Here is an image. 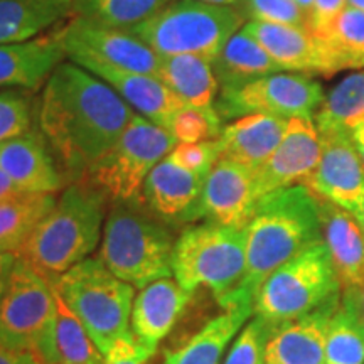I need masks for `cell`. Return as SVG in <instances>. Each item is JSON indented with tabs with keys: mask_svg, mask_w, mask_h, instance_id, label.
I'll use <instances>...</instances> for the list:
<instances>
[{
	"mask_svg": "<svg viewBox=\"0 0 364 364\" xmlns=\"http://www.w3.org/2000/svg\"><path fill=\"white\" fill-rule=\"evenodd\" d=\"M208 174L191 172L169 157L154 167L142 191V206L167 226L203 220V191Z\"/></svg>",
	"mask_w": 364,
	"mask_h": 364,
	"instance_id": "5bb4252c",
	"label": "cell"
},
{
	"mask_svg": "<svg viewBox=\"0 0 364 364\" xmlns=\"http://www.w3.org/2000/svg\"><path fill=\"white\" fill-rule=\"evenodd\" d=\"M287 125V118L265 113L236 118L235 122L223 127L221 135L218 136L220 159L257 171L279 147Z\"/></svg>",
	"mask_w": 364,
	"mask_h": 364,
	"instance_id": "44dd1931",
	"label": "cell"
},
{
	"mask_svg": "<svg viewBox=\"0 0 364 364\" xmlns=\"http://www.w3.org/2000/svg\"><path fill=\"white\" fill-rule=\"evenodd\" d=\"M358 220L361 221V225L364 226V203H363V208H361V213H359V216H358Z\"/></svg>",
	"mask_w": 364,
	"mask_h": 364,
	"instance_id": "c3c4849f",
	"label": "cell"
},
{
	"mask_svg": "<svg viewBox=\"0 0 364 364\" xmlns=\"http://www.w3.org/2000/svg\"><path fill=\"white\" fill-rule=\"evenodd\" d=\"M235 9L245 21L285 24L309 31V17L295 0H241Z\"/></svg>",
	"mask_w": 364,
	"mask_h": 364,
	"instance_id": "8d00e7d4",
	"label": "cell"
},
{
	"mask_svg": "<svg viewBox=\"0 0 364 364\" xmlns=\"http://www.w3.org/2000/svg\"><path fill=\"white\" fill-rule=\"evenodd\" d=\"M339 299L272 332L265 349V364H326V339Z\"/></svg>",
	"mask_w": 364,
	"mask_h": 364,
	"instance_id": "ffe728a7",
	"label": "cell"
},
{
	"mask_svg": "<svg viewBox=\"0 0 364 364\" xmlns=\"http://www.w3.org/2000/svg\"><path fill=\"white\" fill-rule=\"evenodd\" d=\"M167 157L172 162H176L177 166L184 167L191 172L209 174L213 166L220 159V149H218V140L199 144H177Z\"/></svg>",
	"mask_w": 364,
	"mask_h": 364,
	"instance_id": "f35d334b",
	"label": "cell"
},
{
	"mask_svg": "<svg viewBox=\"0 0 364 364\" xmlns=\"http://www.w3.org/2000/svg\"><path fill=\"white\" fill-rule=\"evenodd\" d=\"M54 287L103 356L130 332L135 287L113 275L98 258H86L70 268Z\"/></svg>",
	"mask_w": 364,
	"mask_h": 364,
	"instance_id": "52a82bcc",
	"label": "cell"
},
{
	"mask_svg": "<svg viewBox=\"0 0 364 364\" xmlns=\"http://www.w3.org/2000/svg\"><path fill=\"white\" fill-rule=\"evenodd\" d=\"M172 0H75L76 17L115 29H132L154 14L169 6Z\"/></svg>",
	"mask_w": 364,
	"mask_h": 364,
	"instance_id": "d6a6232c",
	"label": "cell"
},
{
	"mask_svg": "<svg viewBox=\"0 0 364 364\" xmlns=\"http://www.w3.org/2000/svg\"><path fill=\"white\" fill-rule=\"evenodd\" d=\"M346 2H348L349 7L358 9V11L364 12V0H346Z\"/></svg>",
	"mask_w": 364,
	"mask_h": 364,
	"instance_id": "7dc6e473",
	"label": "cell"
},
{
	"mask_svg": "<svg viewBox=\"0 0 364 364\" xmlns=\"http://www.w3.org/2000/svg\"><path fill=\"white\" fill-rule=\"evenodd\" d=\"M61 38L70 59L88 58L120 70L159 78L162 56L129 31L75 17L61 29Z\"/></svg>",
	"mask_w": 364,
	"mask_h": 364,
	"instance_id": "7c38bea8",
	"label": "cell"
},
{
	"mask_svg": "<svg viewBox=\"0 0 364 364\" xmlns=\"http://www.w3.org/2000/svg\"><path fill=\"white\" fill-rule=\"evenodd\" d=\"M253 171L226 159H218L203 191V218L228 228H247L257 203Z\"/></svg>",
	"mask_w": 364,
	"mask_h": 364,
	"instance_id": "2e32d148",
	"label": "cell"
},
{
	"mask_svg": "<svg viewBox=\"0 0 364 364\" xmlns=\"http://www.w3.org/2000/svg\"><path fill=\"white\" fill-rule=\"evenodd\" d=\"M245 22L235 7L176 0L127 31L161 56L194 54L213 63Z\"/></svg>",
	"mask_w": 364,
	"mask_h": 364,
	"instance_id": "8992f818",
	"label": "cell"
},
{
	"mask_svg": "<svg viewBox=\"0 0 364 364\" xmlns=\"http://www.w3.org/2000/svg\"><path fill=\"white\" fill-rule=\"evenodd\" d=\"M211 65L220 83V90L238 88L250 81L282 71V68L268 56L265 49L243 29L231 36Z\"/></svg>",
	"mask_w": 364,
	"mask_h": 364,
	"instance_id": "4316f807",
	"label": "cell"
},
{
	"mask_svg": "<svg viewBox=\"0 0 364 364\" xmlns=\"http://www.w3.org/2000/svg\"><path fill=\"white\" fill-rule=\"evenodd\" d=\"M71 61L107 83L139 115L145 117L162 129H169L172 117L184 107L174 91L167 88L156 76L120 70V68L108 66L88 58H76Z\"/></svg>",
	"mask_w": 364,
	"mask_h": 364,
	"instance_id": "ac0fdd59",
	"label": "cell"
},
{
	"mask_svg": "<svg viewBox=\"0 0 364 364\" xmlns=\"http://www.w3.org/2000/svg\"><path fill=\"white\" fill-rule=\"evenodd\" d=\"M157 349L145 346L130 331L112 344L105 354V364H154Z\"/></svg>",
	"mask_w": 364,
	"mask_h": 364,
	"instance_id": "ab89813d",
	"label": "cell"
},
{
	"mask_svg": "<svg viewBox=\"0 0 364 364\" xmlns=\"http://www.w3.org/2000/svg\"><path fill=\"white\" fill-rule=\"evenodd\" d=\"M247 270V231L216 223L189 225L177 236L172 275L189 292L211 290L223 306Z\"/></svg>",
	"mask_w": 364,
	"mask_h": 364,
	"instance_id": "5b68a950",
	"label": "cell"
},
{
	"mask_svg": "<svg viewBox=\"0 0 364 364\" xmlns=\"http://www.w3.org/2000/svg\"><path fill=\"white\" fill-rule=\"evenodd\" d=\"M176 240L171 226L144 206L113 204L103 226L98 260L120 280L144 289L172 277Z\"/></svg>",
	"mask_w": 364,
	"mask_h": 364,
	"instance_id": "277c9868",
	"label": "cell"
},
{
	"mask_svg": "<svg viewBox=\"0 0 364 364\" xmlns=\"http://www.w3.org/2000/svg\"><path fill=\"white\" fill-rule=\"evenodd\" d=\"M22 191H19L16 188V184L9 179V176L0 169V201H4V199H9V198H14V196L21 194Z\"/></svg>",
	"mask_w": 364,
	"mask_h": 364,
	"instance_id": "ee69618b",
	"label": "cell"
},
{
	"mask_svg": "<svg viewBox=\"0 0 364 364\" xmlns=\"http://www.w3.org/2000/svg\"><path fill=\"white\" fill-rule=\"evenodd\" d=\"M356 149H358L359 156H361V159H363V162H364V145H363V147H356Z\"/></svg>",
	"mask_w": 364,
	"mask_h": 364,
	"instance_id": "681fc988",
	"label": "cell"
},
{
	"mask_svg": "<svg viewBox=\"0 0 364 364\" xmlns=\"http://www.w3.org/2000/svg\"><path fill=\"white\" fill-rule=\"evenodd\" d=\"M346 4H348L346 0H316L311 12V19H309V31L316 38H322L327 34V31L338 19L339 14L346 9Z\"/></svg>",
	"mask_w": 364,
	"mask_h": 364,
	"instance_id": "60d3db41",
	"label": "cell"
},
{
	"mask_svg": "<svg viewBox=\"0 0 364 364\" xmlns=\"http://www.w3.org/2000/svg\"><path fill=\"white\" fill-rule=\"evenodd\" d=\"M54 194L21 193L0 201V253L16 255L56 204Z\"/></svg>",
	"mask_w": 364,
	"mask_h": 364,
	"instance_id": "f1b7e54d",
	"label": "cell"
},
{
	"mask_svg": "<svg viewBox=\"0 0 364 364\" xmlns=\"http://www.w3.org/2000/svg\"><path fill=\"white\" fill-rule=\"evenodd\" d=\"M339 279L324 241L277 268L255 297V316L279 327L339 299Z\"/></svg>",
	"mask_w": 364,
	"mask_h": 364,
	"instance_id": "ba28073f",
	"label": "cell"
},
{
	"mask_svg": "<svg viewBox=\"0 0 364 364\" xmlns=\"http://www.w3.org/2000/svg\"><path fill=\"white\" fill-rule=\"evenodd\" d=\"M0 364H44L36 353L14 351L0 346Z\"/></svg>",
	"mask_w": 364,
	"mask_h": 364,
	"instance_id": "b9f144b4",
	"label": "cell"
},
{
	"mask_svg": "<svg viewBox=\"0 0 364 364\" xmlns=\"http://www.w3.org/2000/svg\"><path fill=\"white\" fill-rule=\"evenodd\" d=\"M159 80L188 107L215 110L220 83L208 59L194 54L162 56Z\"/></svg>",
	"mask_w": 364,
	"mask_h": 364,
	"instance_id": "484cf974",
	"label": "cell"
},
{
	"mask_svg": "<svg viewBox=\"0 0 364 364\" xmlns=\"http://www.w3.org/2000/svg\"><path fill=\"white\" fill-rule=\"evenodd\" d=\"M56 316L54 284L17 258L0 300V346L36 353L44 364H56Z\"/></svg>",
	"mask_w": 364,
	"mask_h": 364,
	"instance_id": "9c48e42d",
	"label": "cell"
},
{
	"mask_svg": "<svg viewBox=\"0 0 364 364\" xmlns=\"http://www.w3.org/2000/svg\"><path fill=\"white\" fill-rule=\"evenodd\" d=\"M321 157L304 186L318 199L359 216L364 203V162L351 134L322 132Z\"/></svg>",
	"mask_w": 364,
	"mask_h": 364,
	"instance_id": "4fadbf2b",
	"label": "cell"
},
{
	"mask_svg": "<svg viewBox=\"0 0 364 364\" xmlns=\"http://www.w3.org/2000/svg\"><path fill=\"white\" fill-rule=\"evenodd\" d=\"M107 199L88 181L71 182L17 253L54 284L88 258L103 236Z\"/></svg>",
	"mask_w": 364,
	"mask_h": 364,
	"instance_id": "3957f363",
	"label": "cell"
},
{
	"mask_svg": "<svg viewBox=\"0 0 364 364\" xmlns=\"http://www.w3.org/2000/svg\"><path fill=\"white\" fill-rule=\"evenodd\" d=\"M65 56L61 29L26 43L0 44V86L38 90Z\"/></svg>",
	"mask_w": 364,
	"mask_h": 364,
	"instance_id": "7402d4cb",
	"label": "cell"
},
{
	"mask_svg": "<svg viewBox=\"0 0 364 364\" xmlns=\"http://www.w3.org/2000/svg\"><path fill=\"white\" fill-rule=\"evenodd\" d=\"M255 316L253 304H235L164 354L162 364H223L228 346Z\"/></svg>",
	"mask_w": 364,
	"mask_h": 364,
	"instance_id": "d4e9b609",
	"label": "cell"
},
{
	"mask_svg": "<svg viewBox=\"0 0 364 364\" xmlns=\"http://www.w3.org/2000/svg\"><path fill=\"white\" fill-rule=\"evenodd\" d=\"M36 113L39 130L71 184L85 179L136 112L115 90L70 61L61 63L46 81Z\"/></svg>",
	"mask_w": 364,
	"mask_h": 364,
	"instance_id": "6da1fadb",
	"label": "cell"
},
{
	"mask_svg": "<svg viewBox=\"0 0 364 364\" xmlns=\"http://www.w3.org/2000/svg\"><path fill=\"white\" fill-rule=\"evenodd\" d=\"M247 231V270L236 292L221 309L253 304L258 289L277 268L322 241L318 199L304 184L260 198Z\"/></svg>",
	"mask_w": 364,
	"mask_h": 364,
	"instance_id": "7a4b0ae2",
	"label": "cell"
},
{
	"mask_svg": "<svg viewBox=\"0 0 364 364\" xmlns=\"http://www.w3.org/2000/svg\"><path fill=\"white\" fill-rule=\"evenodd\" d=\"M318 209L322 241L329 250L339 282L348 289L364 287V226L361 221L324 199H318Z\"/></svg>",
	"mask_w": 364,
	"mask_h": 364,
	"instance_id": "cb8c5ba5",
	"label": "cell"
},
{
	"mask_svg": "<svg viewBox=\"0 0 364 364\" xmlns=\"http://www.w3.org/2000/svg\"><path fill=\"white\" fill-rule=\"evenodd\" d=\"M318 157L321 136L312 118H289L279 147L262 167L253 171L258 198L290 186L304 184L316 169Z\"/></svg>",
	"mask_w": 364,
	"mask_h": 364,
	"instance_id": "9a60e30c",
	"label": "cell"
},
{
	"mask_svg": "<svg viewBox=\"0 0 364 364\" xmlns=\"http://www.w3.org/2000/svg\"><path fill=\"white\" fill-rule=\"evenodd\" d=\"M193 2H203V4H209V6L235 7V6H238L241 0H193Z\"/></svg>",
	"mask_w": 364,
	"mask_h": 364,
	"instance_id": "f6af8a7d",
	"label": "cell"
},
{
	"mask_svg": "<svg viewBox=\"0 0 364 364\" xmlns=\"http://www.w3.org/2000/svg\"><path fill=\"white\" fill-rule=\"evenodd\" d=\"M176 145L177 140L169 130L135 113L120 139L91 167L85 181L112 204L142 206L145 181Z\"/></svg>",
	"mask_w": 364,
	"mask_h": 364,
	"instance_id": "30bf717a",
	"label": "cell"
},
{
	"mask_svg": "<svg viewBox=\"0 0 364 364\" xmlns=\"http://www.w3.org/2000/svg\"><path fill=\"white\" fill-rule=\"evenodd\" d=\"M326 95L322 86L302 73H275L238 88H221L215 110L221 120L265 113L282 118H312Z\"/></svg>",
	"mask_w": 364,
	"mask_h": 364,
	"instance_id": "8fae6325",
	"label": "cell"
},
{
	"mask_svg": "<svg viewBox=\"0 0 364 364\" xmlns=\"http://www.w3.org/2000/svg\"><path fill=\"white\" fill-rule=\"evenodd\" d=\"M17 257L11 253H0V300L7 292L9 282H11L14 267H16Z\"/></svg>",
	"mask_w": 364,
	"mask_h": 364,
	"instance_id": "7bdbcfd3",
	"label": "cell"
},
{
	"mask_svg": "<svg viewBox=\"0 0 364 364\" xmlns=\"http://www.w3.org/2000/svg\"><path fill=\"white\" fill-rule=\"evenodd\" d=\"M221 117L216 110H201V108L184 107L172 117L169 130L177 144H199L218 140L221 135Z\"/></svg>",
	"mask_w": 364,
	"mask_h": 364,
	"instance_id": "e575fe53",
	"label": "cell"
},
{
	"mask_svg": "<svg viewBox=\"0 0 364 364\" xmlns=\"http://www.w3.org/2000/svg\"><path fill=\"white\" fill-rule=\"evenodd\" d=\"M193 297L194 292L186 290L171 277L145 285L134 300L130 331L145 346L159 349V344L174 329Z\"/></svg>",
	"mask_w": 364,
	"mask_h": 364,
	"instance_id": "d6986e66",
	"label": "cell"
},
{
	"mask_svg": "<svg viewBox=\"0 0 364 364\" xmlns=\"http://www.w3.org/2000/svg\"><path fill=\"white\" fill-rule=\"evenodd\" d=\"M75 0H0V44L41 36L73 11Z\"/></svg>",
	"mask_w": 364,
	"mask_h": 364,
	"instance_id": "83f0119b",
	"label": "cell"
},
{
	"mask_svg": "<svg viewBox=\"0 0 364 364\" xmlns=\"http://www.w3.org/2000/svg\"><path fill=\"white\" fill-rule=\"evenodd\" d=\"M324 56L326 78L343 70L364 68V12L346 7L327 34L317 38Z\"/></svg>",
	"mask_w": 364,
	"mask_h": 364,
	"instance_id": "f546056e",
	"label": "cell"
},
{
	"mask_svg": "<svg viewBox=\"0 0 364 364\" xmlns=\"http://www.w3.org/2000/svg\"><path fill=\"white\" fill-rule=\"evenodd\" d=\"M354 290L332 314L326 339V364H364V311Z\"/></svg>",
	"mask_w": 364,
	"mask_h": 364,
	"instance_id": "4dcf8cb0",
	"label": "cell"
},
{
	"mask_svg": "<svg viewBox=\"0 0 364 364\" xmlns=\"http://www.w3.org/2000/svg\"><path fill=\"white\" fill-rule=\"evenodd\" d=\"M34 108L31 97L19 91L0 93V144L33 130Z\"/></svg>",
	"mask_w": 364,
	"mask_h": 364,
	"instance_id": "74e56055",
	"label": "cell"
},
{
	"mask_svg": "<svg viewBox=\"0 0 364 364\" xmlns=\"http://www.w3.org/2000/svg\"><path fill=\"white\" fill-rule=\"evenodd\" d=\"M56 294V364H105V356L88 331Z\"/></svg>",
	"mask_w": 364,
	"mask_h": 364,
	"instance_id": "836d02e7",
	"label": "cell"
},
{
	"mask_svg": "<svg viewBox=\"0 0 364 364\" xmlns=\"http://www.w3.org/2000/svg\"><path fill=\"white\" fill-rule=\"evenodd\" d=\"M295 2H297V6L302 9V12L306 14L309 19H311V12H312L314 2H316V0H295Z\"/></svg>",
	"mask_w": 364,
	"mask_h": 364,
	"instance_id": "bcb514c9",
	"label": "cell"
},
{
	"mask_svg": "<svg viewBox=\"0 0 364 364\" xmlns=\"http://www.w3.org/2000/svg\"><path fill=\"white\" fill-rule=\"evenodd\" d=\"M318 134L346 132L351 134L364 120V71L344 78L331 90L316 115L312 117Z\"/></svg>",
	"mask_w": 364,
	"mask_h": 364,
	"instance_id": "1f68e13d",
	"label": "cell"
},
{
	"mask_svg": "<svg viewBox=\"0 0 364 364\" xmlns=\"http://www.w3.org/2000/svg\"><path fill=\"white\" fill-rule=\"evenodd\" d=\"M0 169L22 193L56 194L66 181L43 132L34 129L0 144Z\"/></svg>",
	"mask_w": 364,
	"mask_h": 364,
	"instance_id": "e0dca14e",
	"label": "cell"
},
{
	"mask_svg": "<svg viewBox=\"0 0 364 364\" xmlns=\"http://www.w3.org/2000/svg\"><path fill=\"white\" fill-rule=\"evenodd\" d=\"M241 29L265 49L282 71L326 76L321 43L311 31L260 21H247Z\"/></svg>",
	"mask_w": 364,
	"mask_h": 364,
	"instance_id": "603a6c76",
	"label": "cell"
},
{
	"mask_svg": "<svg viewBox=\"0 0 364 364\" xmlns=\"http://www.w3.org/2000/svg\"><path fill=\"white\" fill-rule=\"evenodd\" d=\"M275 326L255 316L236 336L223 364H265V349Z\"/></svg>",
	"mask_w": 364,
	"mask_h": 364,
	"instance_id": "d590c367",
	"label": "cell"
}]
</instances>
